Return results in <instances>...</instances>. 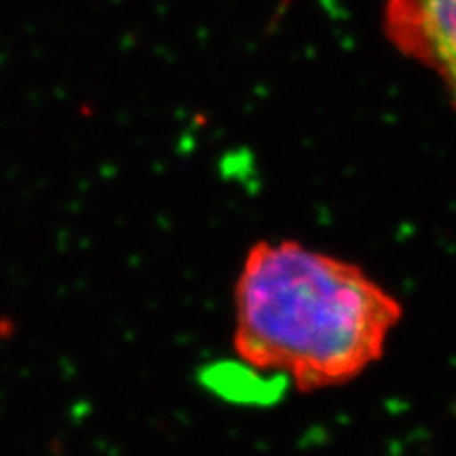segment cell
Wrapping results in <instances>:
<instances>
[{
  "instance_id": "1",
  "label": "cell",
  "mask_w": 456,
  "mask_h": 456,
  "mask_svg": "<svg viewBox=\"0 0 456 456\" xmlns=\"http://www.w3.org/2000/svg\"><path fill=\"white\" fill-rule=\"evenodd\" d=\"M232 305L239 359L305 393L372 368L403 317L402 302L362 266L294 239L249 248Z\"/></svg>"
},
{
  "instance_id": "2",
  "label": "cell",
  "mask_w": 456,
  "mask_h": 456,
  "mask_svg": "<svg viewBox=\"0 0 456 456\" xmlns=\"http://www.w3.org/2000/svg\"><path fill=\"white\" fill-rule=\"evenodd\" d=\"M385 34L440 78L456 108V0H387Z\"/></svg>"
}]
</instances>
